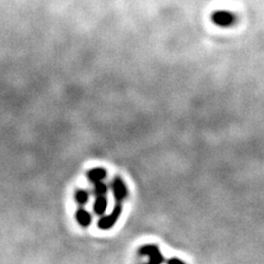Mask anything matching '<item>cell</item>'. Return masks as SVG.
Here are the masks:
<instances>
[{"instance_id": "obj_1", "label": "cell", "mask_w": 264, "mask_h": 264, "mask_svg": "<svg viewBox=\"0 0 264 264\" xmlns=\"http://www.w3.org/2000/svg\"><path fill=\"white\" fill-rule=\"evenodd\" d=\"M140 255L149 258V261L144 264H162L164 262V257L157 246L146 245L140 248Z\"/></svg>"}, {"instance_id": "obj_2", "label": "cell", "mask_w": 264, "mask_h": 264, "mask_svg": "<svg viewBox=\"0 0 264 264\" xmlns=\"http://www.w3.org/2000/svg\"><path fill=\"white\" fill-rule=\"evenodd\" d=\"M121 211H122L121 203H117V205L114 206L113 211L110 215L106 216V217H103L101 220L98 221L99 229H102V230H108V229H110L111 227H113L114 225H116V222L118 221L119 217H120Z\"/></svg>"}, {"instance_id": "obj_3", "label": "cell", "mask_w": 264, "mask_h": 264, "mask_svg": "<svg viewBox=\"0 0 264 264\" xmlns=\"http://www.w3.org/2000/svg\"><path fill=\"white\" fill-rule=\"evenodd\" d=\"M111 187L113 191V196L116 198L117 203H121L128 196V188L121 178H114L112 181Z\"/></svg>"}, {"instance_id": "obj_4", "label": "cell", "mask_w": 264, "mask_h": 264, "mask_svg": "<svg viewBox=\"0 0 264 264\" xmlns=\"http://www.w3.org/2000/svg\"><path fill=\"white\" fill-rule=\"evenodd\" d=\"M76 220L83 227H88L92 222V216L85 209H78L76 211Z\"/></svg>"}, {"instance_id": "obj_5", "label": "cell", "mask_w": 264, "mask_h": 264, "mask_svg": "<svg viewBox=\"0 0 264 264\" xmlns=\"http://www.w3.org/2000/svg\"><path fill=\"white\" fill-rule=\"evenodd\" d=\"M107 198L105 197V195H101V196H97L96 201L94 203V212L96 213V215H103V213L106 211L107 209Z\"/></svg>"}, {"instance_id": "obj_6", "label": "cell", "mask_w": 264, "mask_h": 264, "mask_svg": "<svg viewBox=\"0 0 264 264\" xmlns=\"http://www.w3.org/2000/svg\"><path fill=\"white\" fill-rule=\"evenodd\" d=\"M106 176H107V172L101 167L93 168V170H91L87 173V177L91 179L93 183L102 182L104 178H106Z\"/></svg>"}, {"instance_id": "obj_7", "label": "cell", "mask_w": 264, "mask_h": 264, "mask_svg": "<svg viewBox=\"0 0 264 264\" xmlns=\"http://www.w3.org/2000/svg\"><path fill=\"white\" fill-rule=\"evenodd\" d=\"M88 198H89L88 193L86 191H84V189H78L75 194V199L79 205H84V204H86Z\"/></svg>"}, {"instance_id": "obj_8", "label": "cell", "mask_w": 264, "mask_h": 264, "mask_svg": "<svg viewBox=\"0 0 264 264\" xmlns=\"http://www.w3.org/2000/svg\"><path fill=\"white\" fill-rule=\"evenodd\" d=\"M94 192L97 196L106 195L107 192H108V187H107L106 184H104L103 182H97V183H95Z\"/></svg>"}, {"instance_id": "obj_9", "label": "cell", "mask_w": 264, "mask_h": 264, "mask_svg": "<svg viewBox=\"0 0 264 264\" xmlns=\"http://www.w3.org/2000/svg\"><path fill=\"white\" fill-rule=\"evenodd\" d=\"M166 264H185V263L177 258H172L168 261H166Z\"/></svg>"}]
</instances>
